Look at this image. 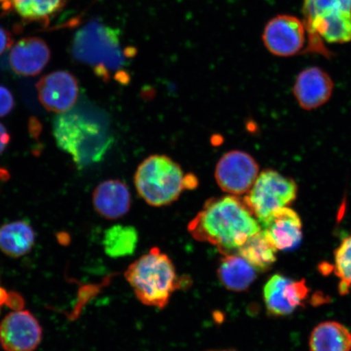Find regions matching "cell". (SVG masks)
Returning <instances> with one entry per match:
<instances>
[{
	"mask_svg": "<svg viewBox=\"0 0 351 351\" xmlns=\"http://www.w3.org/2000/svg\"><path fill=\"white\" fill-rule=\"evenodd\" d=\"M38 99L47 111L64 113L72 109L79 95L75 77L67 71H56L43 77L36 85Z\"/></svg>",
	"mask_w": 351,
	"mask_h": 351,
	"instance_id": "12",
	"label": "cell"
},
{
	"mask_svg": "<svg viewBox=\"0 0 351 351\" xmlns=\"http://www.w3.org/2000/svg\"><path fill=\"white\" fill-rule=\"evenodd\" d=\"M12 34L5 28L0 26V56L6 52L12 46Z\"/></svg>",
	"mask_w": 351,
	"mask_h": 351,
	"instance_id": "25",
	"label": "cell"
},
{
	"mask_svg": "<svg viewBox=\"0 0 351 351\" xmlns=\"http://www.w3.org/2000/svg\"><path fill=\"white\" fill-rule=\"evenodd\" d=\"M261 225L278 251L292 250L297 247L302 241V219L300 215L291 208L274 210Z\"/></svg>",
	"mask_w": 351,
	"mask_h": 351,
	"instance_id": "14",
	"label": "cell"
},
{
	"mask_svg": "<svg viewBox=\"0 0 351 351\" xmlns=\"http://www.w3.org/2000/svg\"><path fill=\"white\" fill-rule=\"evenodd\" d=\"M261 230L244 200L231 195L208 200L188 226L193 238L215 245L223 254L238 250Z\"/></svg>",
	"mask_w": 351,
	"mask_h": 351,
	"instance_id": "1",
	"label": "cell"
},
{
	"mask_svg": "<svg viewBox=\"0 0 351 351\" xmlns=\"http://www.w3.org/2000/svg\"><path fill=\"white\" fill-rule=\"evenodd\" d=\"M196 179L185 175L169 157L151 156L138 166L134 176L140 197L153 207H163L178 199L186 189L195 188Z\"/></svg>",
	"mask_w": 351,
	"mask_h": 351,
	"instance_id": "4",
	"label": "cell"
},
{
	"mask_svg": "<svg viewBox=\"0 0 351 351\" xmlns=\"http://www.w3.org/2000/svg\"><path fill=\"white\" fill-rule=\"evenodd\" d=\"M10 141V136L1 123H0V155L5 150L8 143Z\"/></svg>",
	"mask_w": 351,
	"mask_h": 351,
	"instance_id": "26",
	"label": "cell"
},
{
	"mask_svg": "<svg viewBox=\"0 0 351 351\" xmlns=\"http://www.w3.org/2000/svg\"><path fill=\"white\" fill-rule=\"evenodd\" d=\"M302 15L307 50L327 56L323 41L351 42V0H304Z\"/></svg>",
	"mask_w": 351,
	"mask_h": 351,
	"instance_id": "5",
	"label": "cell"
},
{
	"mask_svg": "<svg viewBox=\"0 0 351 351\" xmlns=\"http://www.w3.org/2000/svg\"><path fill=\"white\" fill-rule=\"evenodd\" d=\"M335 271L340 279V292L348 293L351 287V234L342 240L335 252Z\"/></svg>",
	"mask_w": 351,
	"mask_h": 351,
	"instance_id": "23",
	"label": "cell"
},
{
	"mask_svg": "<svg viewBox=\"0 0 351 351\" xmlns=\"http://www.w3.org/2000/svg\"><path fill=\"white\" fill-rule=\"evenodd\" d=\"M256 270L239 254H223L217 269L219 280L227 289L243 292L256 279Z\"/></svg>",
	"mask_w": 351,
	"mask_h": 351,
	"instance_id": "18",
	"label": "cell"
},
{
	"mask_svg": "<svg viewBox=\"0 0 351 351\" xmlns=\"http://www.w3.org/2000/svg\"><path fill=\"white\" fill-rule=\"evenodd\" d=\"M138 232L134 227L117 225L105 232L104 251L113 258L130 256L138 243Z\"/></svg>",
	"mask_w": 351,
	"mask_h": 351,
	"instance_id": "22",
	"label": "cell"
},
{
	"mask_svg": "<svg viewBox=\"0 0 351 351\" xmlns=\"http://www.w3.org/2000/svg\"><path fill=\"white\" fill-rule=\"evenodd\" d=\"M267 50L276 56L300 54L307 44L304 21L291 15H278L267 22L262 35Z\"/></svg>",
	"mask_w": 351,
	"mask_h": 351,
	"instance_id": "8",
	"label": "cell"
},
{
	"mask_svg": "<svg viewBox=\"0 0 351 351\" xmlns=\"http://www.w3.org/2000/svg\"><path fill=\"white\" fill-rule=\"evenodd\" d=\"M332 79L319 67L306 68L297 76L293 86V95L300 107L306 111L317 109L331 99Z\"/></svg>",
	"mask_w": 351,
	"mask_h": 351,
	"instance_id": "13",
	"label": "cell"
},
{
	"mask_svg": "<svg viewBox=\"0 0 351 351\" xmlns=\"http://www.w3.org/2000/svg\"><path fill=\"white\" fill-rule=\"evenodd\" d=\"M237 251L254 269L266 271L276 263L278 249L261 230L251 237Z\"/></svg>",
	"mask_w": 351,
	"mask_h": 351,
	"instance_id": "21",
	"label": "cell"
},
{
	"mask_svg": "<svg viewBox=\"0 0 351 351\" xmlns=\"http://www.w3.org/2000/svg\"><path fill=\"white\" fill-rule=\"evenodd\" d=\"M36 234L24 221L4 223L0 227V251L12 258H21L32 251Z\"/></svg>",
	"mask_w": 351,
	"mask_h": 351,
	"instance_id": "19",
	"label": "cell"
},
{
	"mask_svg": "<svg viewBox=\"0 0 351 351\" xmlns=\"http://www.w3.org/2000/svg\"><path fill=\"white\" fill-rule=\"evenodd\" d=\"M14 98L10 90L0 86V117L8 115L14 108Z\"/></svg>",
	"mask_w": 351,
	"mask_h": 351,
	"instance_id": "24",
	"label": "cell"
},
{
	"mask_svg": "<svg viewBox=\"0 0 351 351\" xmlns=\"http://www.w3.org/2000/svg\"><path fill=\"white\" fill-rule=\"evenodd\" d=\"M43 339L40 323L28 310H15L0 323V345L5 351H34Z\"/></svg>",
	"mask_w": 351,
	"mask_h": 351,
	"instance_id": "10",
	"label": "cell"
},
{
	"mask_svg": "<svg viewBox=\"0 0 351 351\" xmlns=\"http://www.w3.org/2000/svg\"><path fill=\"white\" fill-rule=\"evenodd\" d=\"M298 196V186L293 179L275 170L263 171L243 199L258 223H261L271 213L288 207Z\"/></svg>",
	"mask_w": 351,
	"mask_h": 351,
	"instance_id": "6",
	"label": "cell"
},
{
	"mask_svg": "<svg viewBox=\"0 0 351 351\" xmlns=\"http://www.w3.org/2000/svg\"><path fill=\"white\" fill-rule=\"evenodd\" d=\"M125 278L143 304L161 310L182 287L172 260L158 247L132 263Z\"/></svg>",
	"mask_w": 351,
	"mask_h": 351,
	"instance_id": "3",
	"label": "cell"
},
{
	"mask_svg": "<svg viewBox=\"0 0 351 351\" xmlns=\"http://www.w3.org/2000/svg\"><path fill=\"white\" fill-rule=\"evenodd\" d=\"M51 51L42 38L21 39L12 47L10 55L12 69L21 76L32 77L40 73L49 62Z\"/></svg>",
	"mask_w": 351,
	"mask_h": 351,
	"instance_id": "15",
	"label": "cell"
},
{
	"mask_svg": "<svg viewBox=\"0 0 351 351\" xmlns=\"http://www.w3.org/2000/svg\"><path fill=\"white\" fill-rule=\"evenodd\" d=\"M53 134L59 147L80 169L102 160L112 144L108 130L98 118L74 107L55 118Z\"/></svg>",
	"mask_w": 351,
	"mask_h": 351,
	"instance_id": "2",
	"label": "cell"
},
{
	"mask_svg": "<svg viewBox=\"0 0 351 351\" xmlns=\"http://www.w3.org/2000/svg\"><path fill=\"white\" fill-rule=\"evenodd\" d=\"M71 52L73 58L92 66L97 75L104 79L119 67V53L112 37L104 26L91 22L74 35Z\"/></svg>",
	"mask_w": 351,
	"mask_h": 351,
	"instance_id": "7",
	"label": "cell"
},
{
	"mask_svg": "<svg viewBox=\"0 0 351 351\" xmlns=\"http://www.w3.org/2000/svg\"><path fill=\"white\" fill-rule=\"evenodd\" d=\"M305 279L295 280L280 274L271 276L263 287V301L273 317H287L302 305L309 295Z\"/></svg>",
	"mask_w": 351,
	"mask_h": 351,
	"instance_id": "11",
	"label": "cell"
},
{
	"mask_svg": "<svg viewBox=\"0 0 351 351\" xmlns=\"http://www.w3.org/2000/svg\"><path fill=\"white\" fill-rule=\"evenodd\" d=\"M210 351H235V350H210Z\"/></svg>",
	"mask_w": 351,
	"mask_h": 351,
	"instance_id": "27",
	"label": "cell"
},
{
	"mask_svg": "<svg viewBox=\"0 0 351 351\" xmlns=\"http://www.w3.org/2000/svg\"><path fill=\"white\" fill-rule=\"evenodd\" d=\"M311 351H351V332L337 322L320 323L311 332Z\"/></svg>",
	"mask_w": 351,
	"mask_h": 351,
	"instance_id": "20",
	"label": "cell"
},
{
	"mask_svg": "<svg viewBox=\"0 0 351 351\" xmlns=\"http://www.w3.org/2000/svg\"><path fill=\"white\" fill-rule=\"evenodd\" d=\"M258 170L256 160L250 154L231 151L218 161L215 178L222 191L238 196L251 190L260 174Z\"/></svg>",
	"mask_w": 351,
	"mask_h": 351,
	"instance_id": "9",
	"label": "cell"
},
{
	"mask_svg": "<svg viewBox=\"0 0 351 351\" xmlns=\"http://www.w3.org/2000/svg\"><path fill=\"white\" fill-rule=\"evenodd\" d=\"M68 0H0L5 13H15L25 23L47 25L62 11Z\"/></svg>",
	"mask_w": 351,
	"mask_h": 351,
	"instance_id": "17",
	"label": "cell"
},
{
	"mask_svg": "<svg viewBox=\"0 0 351 351\" xmlns=\"http://www.w3.org/2000/svg\"><path fill=\"white\" fill-rule=\"evenodd\" d=\"M94 208L101 217L116 219L124 217L131 207L128 186L119 180L100 183L93 193Z\"/></svg>",
	"mask_w": 351,
	"mask_h": 351,
	"instance_id": "16",
	"label": "cell"
}]
</instances>
